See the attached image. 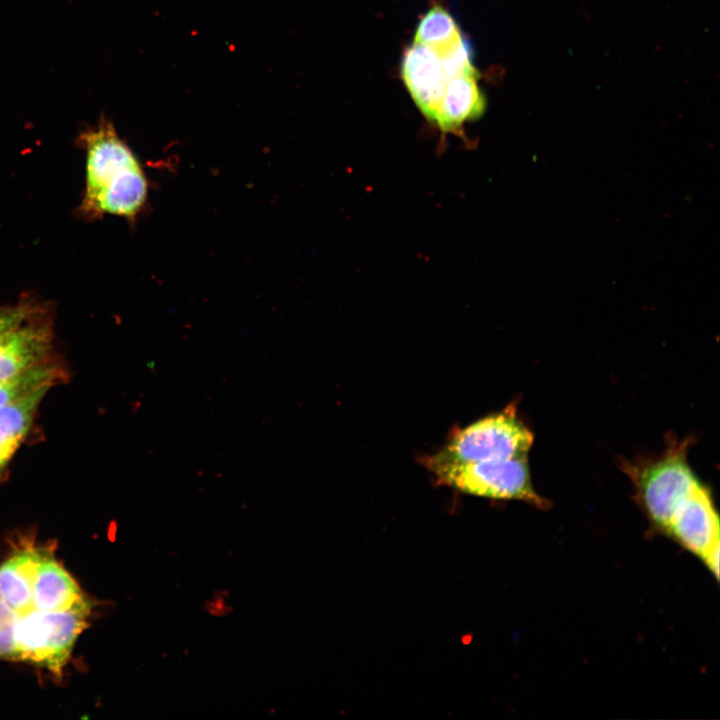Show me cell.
<instances>
[{
	"label": "cell",
	"mask_w": 720,
	"mask_h": 720,
	"mask_svg": "<svg viewBox=\"0 0 720 720\" xmlns=\"http://www.w3.org/2000/svg\"><path fill=\"white\" fill-rule=\"evenodd\" d=\"M76 143L85 152V185L78 216L95 221L114 215L135 222L148 199V181L113 122L102 116L96 125L79 132Z\"/></svg>",
	"instance_id": "6da1fadb"
},
{
	"label": "cell",
	"mask_w": 720,
	"mask_h": 720,
	"mask_svg": "<svg viewBox=\"0 0 720 720\" xmlns=\"http://www.w3.org/2000/svg\"><path fill=\"white\" fill-rule=\"evenodd\" d=\"M690 442V439L672 438L656 457L621 463L635 487L641 508L662 532L699 483L687 461Z\"/></svg>",
	"instance_id": "7a4b0ae2"
},
{
	"label": "cell",
	"mask_w": 720,
	"mask_h": 720,
	"mask_svg": "<svg viewBox=\"0 0 720 720\" xmlns=\"http://www.w3.org/2000/svg\"><path fill=\"white\" fill-rule=\"evenodd\" d=\"M533 433L517 415L514 403L502 411L457 429L445 446L424 464H452L527 456Z\"/></svg>",
	"instance_id": "3957f363"
},
{
	"label": "cell",
	"mask_w": 720,
	"mask_h": 720,
	"mask_svg": "<svg viewBox=\"0 0 720 720\" xmlns=\"http://www.w3.org/2000/svg\"><path fill=\"white\" fill-rule=\"evenodd\" d=\"M92 603L65 611L34 609L19 616L14 661H22L61 676L74 645L88 626Z\"/></svg>",
	"instance_id": "277c9868"
},
{
	"label": "cell",
	"mask_w": 720,
	"mask_h": 720,
	"mask_svg": "<svg viewBox=\"0 0 720 720\" xmlns=\"http://www.w3.org/2000/svg\"><path fill=\"white\" fill-rule=\"evenodd\" d=\"M425 466L439 484L466 494L499 500H520L541 509L550 505L534 490L527 456Z\"/></svg>",
	"instance_id": "5b68a950"
},
{
	"label": "cell",
	"mask_w": 720,
	"mask_h": 720,
	"mask_svg": "<svg viewBox=\"0 0 720 720\" xmlns=\"http://www.w3.org/2000/svg\"><path fill=\"white\" fill-rule=\"evenodd\" d=\"M475 70L472 50L465 39L446 52L413 42L401 64V76L410 96L432 123L448 82L458 74Z\"/></svg>",
	"instance_id": "8992f818"
},
{
	"label": "cell",
	"mask_w": 720,
	"mask_h": 720,
	"mask_svg": "<svg viewBox=\"0 0 720 720\" xmlns=\"http://www.w3.org/2000/svg\"><path fill=\"white\" fill-rule=\"evenodd\" d=\"M720 525L711 493L701 482L671 519L665 534L697 556L719 576Z\"/></svg>",
	"instance_id": "52a82bcc"
},
{
	"label": "cell",
	"mask_w": 720,
	"mask_h": 720,
	"mask_svg": "<svg viewBox=\"0 0 720 720\" xmlns=\"http://www.w3.org/2000/svg\"><path fill=\"white\" fill-rule=\"evenodd\" d=\"M52 311L48 309L0 334V382L50 361Z\"/></svg>",
	"instance_id": "ba28073f"
},
{
	"label": "cell",
	"mask_w": 720,
	"mask_h": 720,
	"mask_svg": "<svg viewBox=\"0 0 720 720\" xmlns=\"http://www.w3.org/2000/svg\"><path fill=\"white\" fill-rule=\"evenodd\" d=\"M51 549L22 543L0 565V598L19 616L34 610L33 588L39 566Z\"/></svg>",
	"instance_id": "9c48e42d"
},
{
	"label": "cell",
	"mask_w": 720,
	"mask_h": 720,
	"mask_svg": "<svg viewBox=\"0 0 720 720\" xmlns=\"http://www.w3.org/2000/svg\"><path fill=\"white\" fill-rule=\"evenodd\" d=\"M478 77L475 70L458 74L448 82L434 120L441 131L461 133L466 122L484 113L486 100L478 86Z\"/></svg>",
	"instance_id": "30bf717a"
},
{
	"label": "cell",
	"mask_w": 720,
	"mask_h": 720,
	"mask_svg": "<svg viewBox=\"0 0 720 720\" xmlns=\"http://www.w3.org/2000/svg\"><path fill=\"white\" fill-rule=\"evenodd\" d=\"M91 603L51 549L43 558L33 588V608L65 611Z\"/></svg>",
	"instance_id": "8fae6325"
},
{
	"label": "cell",
	"mask_w": 720,
	"mask_h": 720,
	"mask_svg": "<svg viewBox=\"0 0 720 720\" xmlns=\"http://www.w3.org/2000/svg\"><path fill=\"white\" fill-rule=\"evenodd\" d=\"M49 390L38 389L0 407V472L27 435L39 404Z\"/></svg>",
	"instance_id": "7c38bea8"
},
{
	"label": "cell",
	"mask_w": 720,
	"mask_h": 720,
	"mask_svg": "<svg viewBox=\"0 0 720 720\" xmlns=\"http://www.w3.org/2000/svg\"><path fill=\"white\" fill-rule=\"evenodd\" d=\"M464 39L455 19L443 7L435 6L420 20L414 42L436 50H448Z\"/></svg>",
	"instance_id": "4fadbf2b"
},
{
	"label": "cell",
	"mask_w": 720,
	"mask_h": 720,
	"mask_svg": "<svg viewBox=\"0 0 720 720\" xmlns=\"http://www.w3.org/2000/svg\"><path fill=\"white\" fill-rule=\"evenodd\" d=\"M64 370L50 360L21 375L0 382V407L14 402L38 389L51 388L64 378Z\"/></svg>",
	"instance_id": "5bb4252c"
},
{
	"label": "cell",
	"mask_w": 720,
	"mask_h": 720,
	"mask_svg": "<svg viewBox=\"0 0 720 720\" xmlns=\"http://www.w3.org/2000/svg\"><path fill=\"white\" fill-rule=\"evenodd\" d=\"M50 305L37 296L26 295L16 304L0 305V334L48 309Z\"/></svg>",
	"instance_id": "9a60e30c"
},
{
	"label": "cell",
	"mask_w": 720,
	"mask_h": 720,
	"mask_svg": "<svg viewBox=\"0 0 720 720\" xmlns=\"http://www.w3.org/2000/svg\"><path fill=\"white\" fill-rule=\"evenodd\" d=\"M18 619L19 615L0 598V659L14 661Z\"/></svg>",
	"instance_id": "2e32d148"
}]
</instances>
